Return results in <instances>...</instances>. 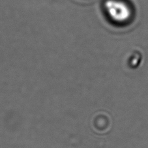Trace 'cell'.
Wrapping results in <instances>:
<instances>
[{"instance_id":"cell-1","label":"cell","mask_w":148,"mask_h":148,"mask_svg":"<svg viewBox=\"0 0 148 148\" xmlns=\"http://www.w3.org/2000/svg\"><path fill=\"white\" fill-rule=\"evenodd\" d=\"M105 8L109 16L116 22H125L131 16L130 7L120 0H108L105 3Z\"/></svg>"}]
</instances>
